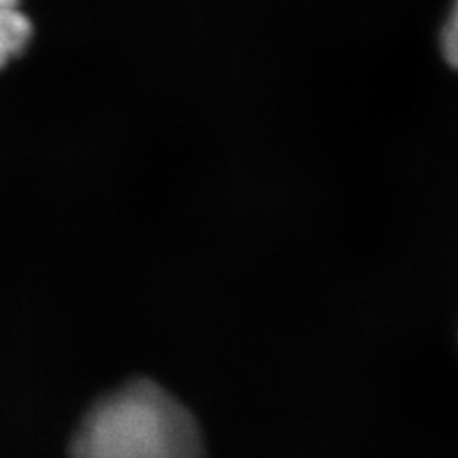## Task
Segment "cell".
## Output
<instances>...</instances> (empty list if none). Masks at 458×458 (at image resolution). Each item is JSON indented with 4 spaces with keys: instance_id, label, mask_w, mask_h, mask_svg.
Returning <instances> with one entry per match:
<instances>
[{
    "instance_id": "6da1fadb",
    "label": "cell",
    "mask_w": 458,
    "mask_h": 458,
    "mask_svg": "<svg viewBox=\"0 0 458 458\" xmlns=\"http://www.w3.org/2000/svg\"><path fill=\"white\" fill-rule=\"evenodd\" d=\"M69 458H205V445L193 414L159 384L138 378L86 411Z\"/></svg>"
},
{
    "instance_id": "277c9868",
    "label": "cell",
    "mask_w": 458,
    "mask_h": 458,
    "mask_svg": "<svg viewBox=\"0 0 458 458\" xmlns=\"http://www.w3.org/2000/svg\"><path fill=\"white\" fill-rule=\"evenodd\" d=\"M23 0H0V8H21Z\"/></svg>"
},
{
    "instance_id": "3957f363",
    "label": "cell",
    "mask_w": 458,
    "mask_h": 458,
    "mask_svg": "<svg viewBox=\"0 0 458 458\" xmlns=\"http://www.w3.org/2000/svg\"><path fill=\"white\" fill-rule=\"evenodd\" d=\"M443 50H445L449 64L458 67V0L445 27V35H443Z\"/></svg>"
},
{
    "instance_id": "7a4b0ae2",
    "label": "cell",
    "mask_w": 458,
    "mask_h": 458,
    "mask_svg": "<svg viewBox=\"0 0 458 458\" xmlns=\"http://www.w3.org/2000/svg\"><path fill=\"white\" fill-rule=\"evenodd\" d=\"M35 40V23L23 8H0V73L23 57Z\"/></svg>"
}]
</instances>
